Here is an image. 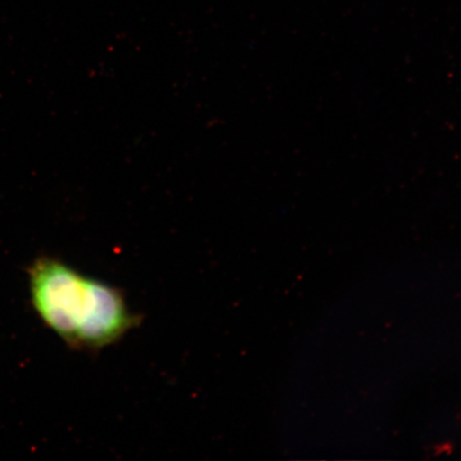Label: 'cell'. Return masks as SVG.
<instances>
[{
  "label": "cell",
  "mask_w": 461,
  "mask_h": 461,
  "mask_svg": "<svg viewBox=\"0 0 461 461\" xmlns=\"http://www.w3.org/2000/svg\"><path fill=\"white\" fill-rule=\"evenodd\" d=\"M34 309L75 349L100 350L140 325L122 291L43 257L29 269Z\"/></svg>",
  "instance_id": "cell-1"
}]
</instances>
